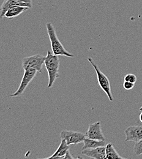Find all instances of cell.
<instances>
[{
	"instance_id": "6da1fadb",
	"label": "cell",
	"mask_w": 142,
	"mask_h": 159,
	"mask_svg": "<svg viewBox=\"0 0 142 159\" xmlns=\"http://www.w3.org/2000/svg\"><path fill=\"white\" fill-rule=\"evenodd\" d=\"M45 67L48 72V88H50L53 85L55 80L60 77V60L58 56L54 55L51 51L48 50L44 62Z\"/></svg>"
},
{
	"instance_id": "7a4b0ae2",
	"label": "cell",
	"mask_w": 142,
	"mask_h": 159,
	"mask_svg": "<svg viewBox=\"0 0 142 159\" xmlns=\"http://www.w3.org/2000/svg\"><path fill=\"white\" fill-rule=\"evenodd\" d=\"M46 28L50 40L51 47L53 53L57 56H65L69 58H74V55L68 52L61 43L60 40L57 36L56 31L52 23L50 22L47 23L46 24Z\"/></svg>"
},
{
	"instance_id": "3957f363",
	"label": "cell",
	"mask_w": 142,
	"mask_h": 159,
	"mask_svg": "<svg viewBox=\"0 0 142 159\" xmlns=\"http://www.w3.org/2000/svg\"><path fill=\"white\" fill-rule=\"evenodd\" d=\"M88 61L90 62V64L93 67V68L94 69L96 72L99 85L101 88L105 92L109 100L112 102L113 100V97L111 91L110 81L108 79V77L100 70V69L99 68L98 65L95 63L93 59H92L91 58H88Z\"/></svg>"
},
{
	"instance_id": "277c9868",
	"label": "cell",
	"mask_w": 142,
	"mask_h": 159,
	"mask_svg": "<svg viewBox=\"0 0 142 159\" xmlns=\"http://www.w3.org/2000/svg\"><path fill=\"white\" fill-rule=\"evenodd\" d=\"M45 60V57L41 55H36L24 58L22 61V67L24 70L33 69L41 73Z\"/></svg>"
},
{
	"instance_id": "5b68a950",
	"label": "cell",
	"mask_w": 142,
	"mask_h": 159,
	"mask_svg": "<svg viewBox=\"0 0 142 159\" xmlns=\"http://www.w3.org/2000/svg\"><path fill=\"white\" fill-rule=\"evenodd\" d=\"M60 136L61 139H64L69 146L83 143L84 140L86 138V134L66 130H62Z\"/></svg>"
},
{
	"instance_id": "8992f818",
	"label": "cell",
	"mask_w": 142,
	"mask_h": 159,
	"mask_svg": "<svg viewBox=\"0 0 142 159\" xmlns=\"http://www.w3.org/2000/svg\"><path fill=\"white\" fill-rule=\"evenodd\" d=\"M37 72H38L33 69H28L24 70V74L21 81V84L18 89L13 94L11 95V97H17L21 95L28 84L34 79L37 74Z\"/></svg>"
},
{
	"instance_id": "52a82bcc",
	"label": "cell",
	"mask_w": 142,
	"mask_h": 159,
	"mask_svg": "<svg viewBox=\"0 0 142 159\" xmlns=\"http://www.w3.org/2000/svg\"><path fill=\"white\" fill-rule=\"evenodd\" d=\"M86 135V138L89 139L105 141V138L102 130L101 124L99 121L90 124Z\"/></svg>"
},
{
	"instance_id": "ba28073f",
	"label": "cell",
	"mask_w": 142,
	"mask_h": 159,
	"mask_svg": "<svg viewBox=\"0 0 142 159\" xmlns=\"http://www.w3.org/2000/svg\"><path fill=\"white\" fill-rule=\"evenodd\" d=\"M126 135L125 142L134 141L135 143L142 140V126L134 125L127 127L124 131Z\"/></svg>"
},
{
	"instance_id": "9c48e42d",
	"label": "cell",
	"mask_w": 142,
	"mask_h": 159,
	"mask_svg": "<svg viewBox=\"0 0 142 159\" xmlns=\"http://www.w3.org/2000/svg\"><path fill=\"white\" fill-rule=\"evenodd\" d=\"M16 6H22V7L31 8L32 4L25 3V2H21L16 0H4L1 8V14H0L1 19H2L4 17L5 14L8 10Z\"/></svg>"
},
{
	"instance_id": "30bf717a",
	"label": "cell",
	"mask_w": 142,
	"mask_h": 159,
	"mask_svg": "<svg viewBox=\"0 0 142 159\" xmlns=\"http://www.w3.org/2000/svg\"><path fill=\"white\" fill-rule=\"evenodd\" d=\"M81 154L93 159H106L105 146L82 150Z\"/></svg>"
},
{
	"instance_id": "8fae6325",
	"label": "cell",
	"mask_w": 142,
	"mask_h": 159,
	"mask_svg": "<svg viewBox=\"0 0 142 159\" xmlns=\"http://www.w3.org/2000/svg\"><path fill=\"white\" fill-rule=\"evenodd\" d=\"M105 146V141L95 140L86 138L83 141V146L82 147V150L87 149H94Z\"/></svg>"
},
{
	"instance_id": "7c38bea8",
	"label": "cell",
	"mask_w": 142,
	"mask_h": 159,
	"mask_svg": "<svg viewBox=\"0 0 142 159\" xmlns=\"http://www.w3.org/2000/svg\"><path fill=\"white\" fill-rule=\"evenodd\" d=\"M28 9L30 8L26 7H22V6H16V7H12L6 12V13L4 15V17L9 19H12L14 17H16L20 16L23 12H24Z\"/></svg>"
},
{
	"instance_id": "4fadbf2b",
	"label": "cell",
	"mask_w": 142,
	"mask_h": 159,
	"mask_svg": "<svg viewBox=\"0 0 142 159\" xmlns=\"http://www.w3.org/2000/svg\"><path fill=\"white\" fill-rule=\"evenodd\" d=\"M105 155L106 159H120L121 157L112 143L105 146Z\"/></svg>"
},
{
	"instance_id": "5bb4252c",
	"label": "cell",
	"mask_w": 142,
	"mask_h": 159,
	"mask_svg": "<svg viewBox=\"0 0 142 159\" xmlns=\"http://www.w3.org/2000/svg\"><path fill=\"white\" fill-rule=\"evenodd\" d=\"M69 151V145L67 144L66 141L64 139H61V143L59 147L58 148L57 151L55 152V153L52 156L55 157H62L65 156Z\"/></svg>"
},
{
	"instance_id": "9a60e30c",
	"label": "cell",
	"mask_w": 142,
	"mask_h": 159,
	"mask_svg": "<svg viewBox=\"0 0 142 159\" xmlns=\"http://www.w3.org/2000/svg\"><path fill=\"white\" fill-rule=\"evenodd\" d=\"M134 152L137 156L142 154V140L135 143L134 148Z\"/></svg>"
},
{
	"instance_id": "2e32d148",
	"label": "cell",
	"mask_w": 142,
	"mask_h": 159,
	"mask_svg": "<svg viewBox=\"0 0 142 159\" xmlns=\"http://www.w3.org/2000/svg\"><path fill=\"white\" fill-rule=\"evenodd\" d=\"M137 80V77L134 74H128L124 77L125 81H128V82H131V83L135 84L136 83Z\"/></svg>"
},
{
	"instance_id": "e0dca14e",
	"label": "cell",
	"mask_w": 142,
	"mask_h": 159,
	"mask_svg": "<svg viewBox=\"0 0 142 159\" xmlns=\"http://www.w3.org/2000/svg\"><path fill=\"white\" fill-rule=\"evenodd\" d=\"M134 85L135 84L134 83H131V82H128V81H125L124 82L122 86H123V88L126 91H129V90H131L134 88Z\"/></svg>"
},
{
	"instance_id": "ac0fdd59",
	"label": "cell",
	"mask_w": 142,
	"mask_h": 159,
	"mask_svg": "<svg viewBox=\"0 0 142 159\" xmlns=\"http://www.w3.org/2000/svg\"><path fill=\"white\" fill-rule=\"evenodd\" d=\"M16 1L21 2H25V3L32 4V0H16Z\"/></svg>"
},
{
	"instance_id": "d6986e66",
	"label": "cell",
	"mask_w": 142,
	"mask_h": 159,
	"mask_svg": "<svg viewBox=\"0 0 142 159\" xmlns=\"http://www.w3.org/2000/svg\"><path fill=\"white\" fill-rule=\"evenodd\" d=\"M65 157H66V159H74V157L72 156V155L71 154L69 151L67 152L66 155L65 156Z\"/></svg>"
},
{
	"instance_id": "ffe728a7",
	"label": "cell",
	"mask_w": 142,
	"mask_h": 159,
	"mask_svg": "<svg viewBox=\"0 0 142 159\" xmlns=\"http://www.w3.org/2000/svg\"><path fill=\"white\" fill-rule=\"evenodd\" d=\"M61 157H55V156H50V157H49L48 158H47V159H61Z\"/></svg>"
},
{
	"instance_id": "44dd1931",
	"label": "cell",
	"mask_w": 142,
	"mask_h": 159,
	"mask_svg": "<svg viewBox=\"0 0 142 159\" xmlns=\"http://www.w3.org/2000/svg\"><path fill=\"white\" fill-rule=\"evenodd\" d=\"M139 119H140V120L141 121V122H142V113H140V116H139Z\"/></svg>"
},
{
	"instance_id": "7402d4cb",
	"label": "cell",
	"mask_w": 142,
	"mask_h": 159,
	"mask_svg": "<svg viewBox=\"0 0 142 159\" xmlns=\"http://www.w3.org/2000/svg\"><path fill=\"white\" fill-rule=\"evenodd\" d=\"M85 159L83 157H81V156H79L78 157H77V159Z\"/></svg>"
},
{
	"instance_id": "603a6c76",
	"label": "cell",
	"mask_w": 142,
	"mask_h": 159,
	"mask_svg": "<svg viewBox=\"0 0 142 159\" xmlns=\"http://www.w3.org/2000/svg\"><path fill=\"white\" fill-rule=\"evenodd\" d=\"M61 159H66V157H65V156H64V157H62Z\"/></svg>"
},
{
	"instance_id": "cb8c5ba5",
	"label": "cell",
	"mask_w": 142,
	"mask_h": 159,
	"mask_svg": "<svg viewBox=\"0 0 142 159\" xmlns=\"http://www.w3.org/2000/svg\"><path fill=\"white\" fill-rule=\"evenodd\" d=\"M140 111H142V107L140 108Z\"/></svg>"
},
{
	"instance_id": "d4e9b609",
	"label": "cell",
	"mask_w": 142,
	"mask_h": 159,
	"mask_svg": "<svg viewBox=\"0 0 142 159\" xmlns=\"http://www.w3.org/2000/svg\"><path fill=\"white\" fill-rule=\"evenodd\" d=\"M120 159H125V158H122V157H120Z\"/></svg>"
},
{
	"instance_id": "484cf974",
	"label": "cell",
	"mask_w": 142,
	"mask_h": 159,
	"mask_svg": "<svg viewBox=\"0 0 142 159\" xmlns=\"http://www.w3.org/2000/svg\"><path fill=\"white\" fill-rule=\"evenodd\" d=\"M91 159H93V158H91Z\"/></svg>"
}]
</instances>
